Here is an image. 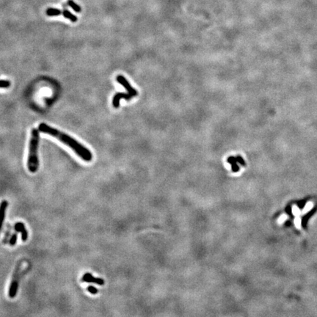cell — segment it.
Returning a JSON list of instances; mask_svg holds the SVG:
<instances>
[{
  "mask_svg": "<svg viewBox=\"0 0 317 317\" xmlns=\"http://www.w3.org/2000/svg\"><path fill=\"white\" fill-rule=\"evenodd\" d=\"M21 264H18L15 269L14 272L13 274L11 284H10L9 289H8V296L10 298H14L17 295L18 286H19V281L21 278Z\"/></svg>",
  "mask_w": 317,
  "mask_h": 317,
  "instance_id": "3",
  "label": "cell"
},
{
  "mask_svg": "<svg viewBox=\"0 0 317 317\" xmlns=\"http://www.w3.org/2000/svg\"><path fill=\"white\" fill-rule=\"evenodd\" d=\"M38 144H39V131L38 129H33L31 131L29 154L27 158V168L30 173H35L38 171L39 167V160L38 156Z\"/></svg>",
  "mask_w": 317,
  "mask_h": 317,
  "instance_id": "2",
  "label": "cell"
},
{
  "mask_svg": "<svg viewBox=\"0 0 317 317\" xmlns=\"http://www.w3.org/2000/svg\"><path fill=\"white\" fill-rule=\"evenodd\" d=\"M14 228L16 232H20L21 234V239L23 242H26L28 239V232L24 224L21 222H16L14 225Z\"/></svg>",
  "mask_w": 317,
  "mask_h": 317,
  "instance_id": "7",
  "label": "cell"
},
{
  "mask_svg": "<svg viewBox=\"0 0 317 317\" xmlns=\"http://www.w3.org/2000/svg\"><path fill=\"white\" fill-rule=\"evenodd\" d=\"M67 3H68V5L70 6L74 11L77 12V13H80L81 11H82V8H80V6H79V5H77V3L74 2L73 0H68Z\"/></svg>",
  "mask_w": 317,
  "mask_h": 317,
  "instance_id": "12",
  "label": "cell"
},
{
  "mask_svg": "<svg viewBox=\"0 0 317 317\" xmlns=\"http://www.w3.org/2000/svg\"><path fill=\"white\" fill-rule=\"evenodd\" d=\"M292 213L293 215L296 216V217H298V216L300 215V209H298V207L297 206H293Z\"/></svg>",
  "mask_w": 317,
  "mask_h": 317,
  "instance_id": "18",
  "label": "cell"
},
{
  "mask_svg": "<svg viewBox=\"0 0 317 317\" xmlns=\"http://www.w3.org/2000/svg\"><path fill=\"white\" fill-rule=\"evenodd\" d=\"M62 14L63 15L64 17L68 18V19L70 20L71 21H72V22H77V20H78V18H77V16H74V14H72L70 11H68V10H66V9L64 10V11H62Z\"/></svg>",
  "mask_w": 317,
  "mask_h": 317,
  "instance_id": "10",
  "label": "cell"
},
{
  "mask_svg": "<svg viewBox=\"0 0 317 317\" xmlns=\"http://www.w3.org/2000/svg\"><path fill=\"white\" fill-rule=\"evenodd\" d=\"M87 291H89V292L93 295L97 294L98 292H99V290L97 289V288L94 287L93 286H89L87 288Z\"/></svg>",
  "mask_w": 317,
  "mask_h": 317,
  "instance_id": "14",
  "label": "cell"
},
{
  "mask_svg": "<svg viewBox=\"0 0 317 317\" xmlns=\"http://www.w3.org/2000/svg\"><path fill=\"white\" fill-rule=\"evenodd\" d=\"M286 219H287V216L286 215L281 216V217L279 218V220H278V222H279V223H282V222H284Z\"/></svg>",
  "mask_w": 317,
  "mask_h": 317,
  "instance_id": "20",
  "label": "cell"
},
{
  "mask_svg": "<svg viewBox=\"0 0 317 317\" xmlns=\"http://www.w3.org/2000/svg\"><path fill=\"white\" fill-rule=\"evenodd\" d=\"M17 239H18L17 233H14V234L11 236V239H10V241H9L10 245L14 246L15 244H16V242H17Z\"/></svg>",
  "mask_w": 317,
  "mask_h": 317,
  "instance_id": "13",
  "label": "cell"
},
{
  "mask_svg": "<svg viewBox=\"0 0 317 317\" xmlns=\"http://www.w3.org/2000/svg\"><path fill=\"white\" fill-rule=\"evenodd\" d=\"M82 281L84 283H95V284L99 285V286H103L105 283L104 279L100 278H95L91 273L87 272L82 276Z\"/></svg>",
  "mask_w": 317,
  "mask_h": 317,
  "instance_id": "5",
  "label": "cell"
},
{
  "mask_svg": "<svg viewBox=\"0 0 317 317\" xmlns=\"http://www.w3.org/2000/svg\"><path fill=\"white\" fill-rule=\"evenodd\" d=\"M236 158H237L238 163H239V164L242 165V166H245V165H246L245 162H244V160L243 159V158H242V156H239H239H236Z\"/></svg>",
  "mask_w": 317,
  "mask_h": 317,
  "instance_id": "17",
  "label": "cell"
},
{
  "mask_svg": "<svg viewBox=\"0 0 317 317\" xmlns=\"http://www.w3.org/2000/svg\"><path fill=\"white\" fill-rule=\"evenodd\" d=\"M116 80H117V82H118V83H120V84H121V85H122L123 86H124L125 88L126 89V90L128 91V93H129L131 94V95H132L133 96L135 97V96H137L138 95L137 91L135 89L133 88V87H131V85H130V83H129V82H128L127 79L125 78L124 76L118 75L117 77H116Z\"/></svg>",
  "mask_w": 317,
  "mask_h": 317,
  "instance_id": "4",
  "label": "cell"
},
{
  "mask_svg": "<svg viewBox=\"0 0 317 317\" xmlns=\"http://www.w3.org/2000/svg\"><path fill=\"white\" fill-rule=\"evenodd\" d=\"M46 13L49 16H55L62 14V12L57 8H48L46 11Z\"/></svg>",
  "mask_w": 317,
  "mask_h": 317,
  "instance_id": "11",
  "label": "cell"
},
{
  "mask_svg": "<svg viewBox=\"0 0 317 317\" xmlns=\"http://www.w3.org/2000/svg\"><path fill=\"white\" fill-rule=\"evenodd\" d=\"M132 95L130 93H118L114 96L112 99V105L115 108H118L120 106V101L121 99H125L126 100L129 101L131 98H133Z\"/></svg>",
  "mask_w": 317,
  "mask_h": 317,
  "instance_id": "6",
  "label": "cell"
},
{
  "mask_svg": "<svg viewBox=\"0 0 317 317\" xmlns=\"http://www.w3.org/2000/svg\"><path fill=\"white\" fill-rule=\"evenodd\" d=\"M227 162L231 165V169L234 173H237L239 170V166L237 165L238 162L236 158V156H230L228 158Z\"/></svg>",
  "mask_w": 317,
  "mask_h": 317,
  "instance_id": "9",
  "label": "cell"
},
{
  "mask_svg": "<svg viewBox=\"0 0 317 317\" xmlns=\"http://www.w3.org/2000/svg\"><path fill=\"white\" fill-rule=\"evenodd\" d=\"M294 223H295V225H296V227L297 228H300V227H301V220H300V217H297L296 218H295Z\"/></svg>",
  "mask_w": 317,
  "mask_h": 317,
  "instance_id": "19",
  "label": "cell"
},
{
  "mask_svg": "<svg viewBox=\"0 0 317 317\" xmlns=\"http://www.w3.org/2000/svg\"><path fill=\"white\" fill-rule=\"evenodd\" d=\"M312 208H313V203H312L311 202H309V203H308L306 204V207H305L304 209H303V213H306V212H308V211L311 210Z\"/></svg>",
  "mask_w": 317,
  "mask_h": 317,
  "instance_id": "16",
  "label": "cell"
},
{
  "mask_svg": "<svg viewBox=\"0 0 317 317\" xmlns=\"http://www.w3.org/2000/svg\"><path fill=\"white\" fill-rule=\"evenodd\" d=\"M8 206V202L6 200H3L0 203V232L2 228L3 223L6 216V211Z\"/></svg>",
  "mask_w": 317,
  "mask_h": 317,
  "instance_id": "8",
  "label": "cell"
},
{
  "mask_svg": "<svg viewBox=\"0 0 317 317\" xmlns=\"http://www.w3.org/2000/svg\"><path fill=\"white\" fill-rule=\"evenodd\" d=\"M38 130L41 131V132L48 134L49 135L54 137L57 138L61 143H64L67 146H68L69 148H71L74 151V153L85 162H90L92 160L93 154L90 150L87 149L83 145L79 143L78 141L76 140L75 139H74L71 136L57 130L55 128L51 127L49 125L43 124V123L40 124L38 126Z\"/></svg>",
  "mask_w": 317,
  "mask_h": 317,
  "instance_id": "1",
  "label": "cell"
},
{
  "mask_svg": "<svg viewBox=\"0 0 317 317\" xmlns=\"http://www.w3.org/2000/svg\"><path fill=\"white\" fill-rule=\"evenodd\" d=\"M11 86V82L8 80H0V87L7 88Z\"/></svg>",
  "mask_w": 317,
  "mask_h": 317,
  "instance_id": "15",
  "label": "cell"
}]
</instances>
